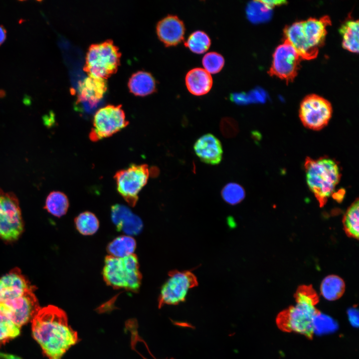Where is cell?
<instances>
[{
    "instance_id": "6da1fadb",
    "label": "cell",
    "mask_w": 359,
    "mask_h": 359,
    "mask_svg": "<svg viewBox=\"0 0 359 359\" xmlns=\"http://www.w3.org/2000/svg\"><path fill=\"white\" fill-rule=\"evenodd\" d=\"M32 332L49 359H61L78 341L77 333L69 325L66 313L53 305L38 311L32 320Z\"/></svg>"
},
{
    "instance_id": "7a4b0ae2",
    "label": "cell",
    "mask_w": 359,
    "mask_h": 359,
    "mask_svg": "<svg viewBox=\"0 0 359 359\" xmlns=\"http://www.w3.org/2000/svg\"><path fill=\"white\" fill-rule=\"evenodd\" d=\"M295 298L296 305L279 314L276 320L277 325L284 332H294L312 339L313 319L320 312L315 307L319 302L318 296L311 286L303 285L298 288Z\"/></svg>"
},
{
    "instance_id": "3957f363",
    "label": "cell",
    "mask_w": 359,
    "mask_h": 359,
    "mask_svg": "<svg viewBox=\"0 0 359 359\" xmlns=\"http://www.w3.org/2000/svg\"><path fill=\"white\" fill-rule=\"evenodd\" d=\"M304 168L308 187L320 206H323L340 180L339 166L335 161L327 157L316 160L307 157Z\"/></svg>"
},
{
    "instance_id": "277c9868",
    "label": "cell",
    "mask_w": 359,
    "mask_h": 359,
    "mask_svg": "<svg viewBox=\"0 0 359 359\" xmlns=\"http://www.w3.org/2000/svg\"><path fill=\"white\" fill-rule=\"evenodd\" d=\"M102 274L106 284L115 289L137 292L141 285L142 276L134 253L124 258L106 256Z\"/></svg>"
},
{
    "instance_id": "5b68a950",
    "label": "cell",
    "mask_w": 359,
    "mask_h": 359,
    "mask_svg": "<svg viewBox=\"0 0 359 359\" xmlns=\"http://www.w3.org/2000/svg\"><path fill=\"white\" fill-rule=\"evenodd\" d=\"M121 56L112 40L92 44L86 53L83 70L89 76L105 79L117 71Z\"/></svg>"
},
{
    "instance_id": "8992f818",
    "label": "cell",
    "mask_w": 359,
    "mask_h": 359,
    "mask_svg": "<svg viewBox=\"0 0 359 359\" xmlns=\"http://www.w3.org/2000/svg\"><path fill=\"white\" fill-rule=\"evenodd\" d=\"M150 175V170L146 164H132L116 173L117 190L129 205H136L139 193L147 184Z\"/></svg>"
},
{
    "instance_id": "52a82bcc",
    "label": "cell",
    "mask_w": 359,
    "mask_h": 359,
    "mask_svg": "<svg viewBox=\"0 0 359 359\" xmlns=\"http://www.w3.org/2000/svg\"><path fill=\"white\" fill-rule=\"evenodd\" d=\"M128 124L121 105H106L96 112L89 138L96 142L108 138L125 128Z\"/></svg>"
},
{
    "instance_id": "ba28073f",
    "label": "cell",
    "mask_w": 359,
    "mask_h": 359,
    "mask_svg": "<svg viewBox=\"0 0 359 359\" xmlns=\"http://www.w3.org/2000/svg\"><path fill=\"white\" fill-rule=\"evenodd\" d=\"M23 230L21 210L16 196L0 188V237L7 241L15 240Z\"/></svg>"
},
{
    "instance_id": "9c48e42d",
    "label": "cell",
    "mask_w": 359,
    "mask_h": 359,
    "mask_svg": "<svg viewBox=\"0 0 359 359\" xmlns=\"http://www.w3.org/2000/svg\"><path fill=\"white\" fill-rule=\"evenodd\" d=\"M198 285L196 276L189 271L173 270L162 286L158 299L159 307L165 305H176L183 302L188 290Z\"/></svg>"
},
{
    "instance_id": "30bf717a",
    "label": "cell",
    "mask_w": 359,
    "mask_h": 359,
    "mask_svg": "<svg viewBox=\"0 0 359 359\" xmlns=\"http://www.w3.org/2000/svg\"><path fill=\"white\" fill-rule=\"evenodd\" d=\"M332 114L330 102L316 94L306 96L300 106L299 117L302 124L313 130H320L326 126Z\"/></svg>"
},
{
    "instance_id": "8fae6325",
    "label": "cell",
    "mask_w": 359,
    "mask_h": 359,
    "mask_svg": "<svg viewBox=\"0 0 359 359\" xmlns=\"http://www.w3.org/2000/svg\"><path fill=\"white\" fill-rule=\"evenodd\" d=\"M301 59L294 47L285 39L273 53L268 73L285 80L287 83L292 82L297 75Z\"/></svg>"
},
{
    "instance_id": "7c38bea8",
    "label": "cell",
    "mask_w": 359,
    "mask_h": 359,
    "mask_svg": "<svg viewBox=\"0 0 359 359\" xmlns=\"http://www.w3.org/2000/svg\"><path fill=\"white\" fill-rule=\"evenodd\" d=\"M33 289V287L27 290L22 296L15 299L0 304L14 323L19 328L32 320L41 308Z\"/></svg>"
},
{
    "instance_id": "4fadbf2b",
    "label": "cell",
    "mask_w": 359,
    "mask_h": 359,
    "mask_svg": "<svg viewBox=\"0 0 359 359\" xmlns=\"http://www.w3.org/2000/svg\"><path fill=\"white\" fill-rule=\"evenodd\" d=\"M28 281L15 268L0 278V304L15 299L32 288Z\"/></svg>"
},
{
    "instance_id": "5bb4252c",
    "label": "cell",
    "mask_w": 359,
    "mask_h": 359,
    "mask_svg": "<svg viewBox=\"0 0 359 359\" xmlns=\"http://www.w3.org/2000/svg\"><path fill=\"white\" fill-rule=\"evenodd\" d=\"M111 217L117 231L127 235H137L142 231L143 223L141 219L126 206L115 204L112 206Z\"/></svg>"
},
{
    "instance_id": "9a60e30c",
    "label": "cell",
    "mask_w": 359,
    "mask_h": 359,
    "mask_svg": "<svg viewBox=\"0 0 359 359\" xmlns=\"http://www.w3.org/2000/svg\"><path fill=\"white\" fill-rule=\"evenodd\" d=\"M107 89V83L105 79L88 76L78 85L77 102L92 108L103 98Z\"/></svg>"
},
{
    "instance_id": "2e32d148",
    "label": "cell",
    "mask_w": 359,
    "mask_h": 359,
    "mask_svg": "<svg viewBox=\"0 0 359 359\" xmlns=\"http://www.w3.org/2000/svg\"><path fill=\"white\" fill-rule=\"evenodd\" d=\"M156 31L159 38L166 46H173L183 40L185 26L177 16L168 15L158 22Z\"/></svg>"
},
{
    "instance_id": "e0dca14e",
    "label": "cell",
    "mask_w": 359,
    "mask_h": 359,
    "mask_svg": "<svg viewBox=\"0 0 359 359\" xmlns=\"http://www.w3.org/2000/svg\"><path fill=\"white\" fill-rule=\"evenodd\" d=\"M193 150L196 155L205 164L216 165L222 160L221 143L211 134H206L199 138L193 145Z\"/></svg>"
},
{
    "instance_id": "ac0fdd59",
    "label": "cell",
    "mask_w": 359,
    "mask_h": 359,
    "mask_svg": "<svg viewBox=\"0 0 359 359\" xmlns=\"http://www.w3.org/2000/svg\"><path fill=\"white\" fill-rule=\"evenodd\" d=\"M304 36L309 46L317 50L324 43L327 33L326 27L331 24V19L327 15L319 19L310 17L302 21Z\"/></svg>"
},
{
    "instance_id": "d6986e66",
    "label": "cell",
    "mask_w": 359,
    "mask_h": 359,
    "mask_svg": "<svg viewBox=\"0 0 359 359\" xmlns=\"http://www.w3.org/2000/svg\"><path fill=\"white\" fill-rule=\"evenodd\" d=\"M284 33L285 39L294 47L302 59L311 60L317 56L319 50L311 48L306 41L302 21L286 26Z\"/></svg>"
},
{
    "instance_id": "ffe728a7",
    "label": "cell",
    "mask_w": 359,
    "mask_h": 359,
    "mask_svg": "<svg viewBox=\"0 0 359 359\" xmlns=\"http://www.w3.org/2000/svg\"><path fill=\"white\" fill-rule=\"evenodd\" d=\"M185 82L188 91L195 96L207 94L213 83L210 74L201 68H194L189 70L185 76Z\"/></svg>"
},
{
    "instance_id": "44dd1931",
    "label": "cell",
    "mask_w": 359,
    "mask_h": 359,
    "mask_svg": "<svg viewBox=\"0 0 359 359\" xmlns=\"http://www.w3.org/2000/svg\"><path fill=\"white\" fill-rule=\"evenodd\" d=\"M130 91L137 96H146L156 91V81L148 72L139 71L132 74L128 82Z\"/></svg>"
},
{
    "instance_id": "7402d4cb",
    "label": "cell",
    "mask_w": 359,
    "mask_h": 359,
    "mask_svg": "<svg viewBox=\"0 0 359 359\" xmlns=\"http://www.w3.org/2000/svg\"><path fill=\"white\" fill-rule=\"evenodd\" d=\"M137 243L135 239L131 236L121 235L114 238L107 246L109 255L124 258L134 254Z\"/></svg>"
},
{
    "instance_id": "603a6c76",
    "label": "cell",
    "mask_w": 359,
    "mask_h": 359,
    "mask_svg": "<svg viewBox=\"0 0 359 359\" xmlns=\"http://www.w3.org/2000/svg\"><path fill=\"white\" fill-rule=\"evenodd\" d=\"M359 20L349 19L339 29L343 48L354 53L359 52Z\"/></svg>"
},
{
    "instance_id": "cb8c5ba5",
    "label": "cell",
    "mask_w": 359,
    "mask_h": 359,
    "mask_svg": "<svg viewBox=\"0 0 359 359\" xmlns=\"http://www.w3.org/2000/svg\"><path fill=\"white\" fill-rule=\"evenodd\" d=\"M345 284L343 280L337 275H329L322 282L320 290L324 298L329 301L339 299L343 295Z\"/></svg>"
},
{
    "instance_id": "d4e9b609",
    "label": "cell",
    "mask_w": 359,
    "mask_h": 359,
    "mask_svg": "<svg viewBox=\"0 0 359 359\" xmlns=\"http://www.w3.org/2000/svg\"><path fill=\"white\" fill-rule=\"evenodd\" d=\"M69 205L68 199L64 193L54 191L47 196L44 208L52 215L60 217L66 214Z\"/></svg>"
},
{
    "instance_id": "484cf974",
    "label": "cell",
    "mask_w": 359,
    "mask_h": 359,
    "mask_svg": "<svg viewBox=\"0 0 359 359\" xmlns=\"http://www.w3.org/2000/svg\"><path fill=\"white\" fill-rule=\"evenodd\" d=\"M344 230L347 235L359 238V199L355 200L348 208L343 217Z\"/></svg>"
},
{
    "instance_id": "4316f807",
    "label": "cell",
    "mask_w": 359,
    "mask_h": 359,
    "mask_svg": "<svg viewBox=\"0 0 359 359\" xmlns=\"http://www.w3.org/2000/svg\"><path fill=\"white\" fill-rule=\"evenodd\" d=\"M76 230L83 235H92L99 228V221L97 216L90 211H84L78 215L74 219Z\"/></svg>"
},
{
    "instance_id": "83f0119b",
    "label": "cell",
    "mask_w": 359,
    "mask_h": 359,
    "mask_svg": "<svg viewBox=\"0 0 359 359\" xmlns=\"http://www.w3.org/2000/svg\"><path fill=\"white\" fill-rule=\"evenodd\" d=\"M20 328L0 305V345L18 336L20 332Z\"/></svg>"
},
{
    "instance_id": "f1b7e54d",
    "label": "cell",
    "mask_w": 359,
    "mask_h": 359,
    "mask_svg": "<svg viewBox=\"0 0 359 359\" xmlns=\"http://www.w3.org/2000/svg\"><path fill=\"white\" fill-rule=\"evenodd\" d=\"M184 44L191 51L202 54L209 49L211 41L205 32L197 30L189 35Z\"/></svg>"
},
{
    "instance_id": "f546056e",
    "label": "cell",
    "mask_w": 359,
    "mask_h": 359,
    "mask_svg": "<svg viewBox=\"0 0 359 359\" xmlns=\"http://www.w3.org/2000/svg\"><path fill=\"white\" fill-rule=\"evenodd\" d=\"M313 327L314 334L322 335L334 332L338 325L331 317L319 312L314 318Z\"/></svg>"
},
{
    "instance_id": "4dcf8cb0",
    "label": "cell",
    "mask_w": 359,
    "mask_h": 359,
    "mask_svg": "<svg viewBox=\"0 0 359 359\" xmlns=\"http://www.w3.org/2000/svg\"><path fill=\"white\" fill-rule=\"evenodd\" d=\"M223 200L231 205H235L243 200L245 192L243 187L235 182L226 184L221 190Z\"/></svg>"
},
{
    "instance_id": "1f68e13d",
    "label": "cell",
    "mask_w": 359,
    "mask_h": 359,
    "mask_svg": "<svg viewBox=\"0 0 359 359\" xmlns=\"http://www.w3.org/2000/svg\"><path fill=\"white\" fill-rule=\"evenodd\" d=\"M271 10L261 0H257L249 3L247 8V14L251 21L261 22L268 19Z\"/></svg>"
},
{
    "instance_id": "d6a6232c",
    "label": "cell",
    "mask_w": 359,
    "mask_h": 359,
    "mask_svg": "<svg viewBox=\"0 0 359 359\" xmlns=\"http://www.w3.org/2000/svg\"><path fill=\"white\" fill-rule=\"evenodd\" d=\"M202 65L205 69L209 74L217 73L221 71L224 65L223 56L216 52L206 53L203 57Z\"/></svg>"
},
{
    "instance_id": "836d02e7",
    "label": "cell",
    "mask_w": 359,
    "mask_h": 359,
    "mask_svg": "<svg viewBox=\"0 0 359 359\" xmlns=\"http://www.w3.org/2000/svg\"><path fill=\"white\" fill-rule=\"evenodd\" d=\"M220 130L223 136L225 138L234 137L238 133V124L232 118L224 117L220 121Z\"/></svg>"
},
{
    "instance_id": "e575fe53",
    "label": "cell",
    "mask_w": 359,
    "mask_h": 359,
    "mask_svg": "<svg viewBox=\"0 0 359 359\" xmlns=\"http://www.w3.org/2000/svg\"><path fill=\"white\" fill-rule=\"evenodd\" d=\"M348 316L350 323L354 327L359 326V311L356 307H351L348 310Z\"/></svg>"
},
{
    "instance_id": "d590c367",
    "label": "cell",
    "mask_w": 359,
    "mask_h": 359,
    "mask_svg": "<svg viewBox=\"0 0 359 359\" xmlns=\"http://www.w3.org/2000/svg\"><path fill=\"white\" fill-rule=\"evenodd\" d=\"M261 1L271 10L276 5L283 4L287 2L285 0H261Z\"/></svg>"
},
{
    "instance_id": "8d00e7d4",
    "label": "cell",
    "mask_w": 359,
    "mask_h": 359,
    "mask_svg": "<svg viewBox=\"0 0 359 359\" xmlns=\"http://www.w3.org/2000/svg\"><path fill=\"white\" fill-rule=\"evenodd\" d=\"M6 30L1 25H0V45L4 41L6 38Z\"/></svg>"
},
{
    "instance_id": "74e56055",
    "label": "cell",
    "mask_w": 359,
    "mask_h": 359,
    "mask_svg": "<svg viewBox=\"0 0 359 359\" xmlns=\"http://www.w3.org/2000/svg\"><path fill=\"white\" fill-rule=\"evenodd\" d=\"M0 359H21L20 358L4 353H0Z\"/></svg>"
},
{
    "instance_id": "f35d334b",
    "label": "cell",
    "mask_w": 359,
    "mask_h": 359,
    "mask_svg": "<svg viewBox=\"0 0 359 359\" xmlns=\"http://www.w3.org/2000/svg\"><path fill=\"white\" fill-rule=\"evenodd\" d=\"M345 191L342 190V191L340 192H338L336 193H335V195L334 196V198L338 200V201H340V200H342L343 198V196L344 195V193Z\"/></svg>"
},
{
    "instance_id": "ab89813d",
    "label": "cell",
    "mask_w": 359,
    "mask_h": 359,
    "mask_svg": "<svg viewBox=\"0 0 359 359\" xmlns=\"http://www.w3.org/2000/svg\"><path fill=\"white\" fill-rule=\"evenodd\" d=\"M150 175L153 176L154 177H156L159 175V170L158 168L156 167H154L151 170H150Z\"/></svg>"
}]
</instances>
